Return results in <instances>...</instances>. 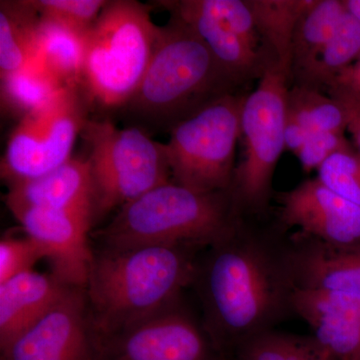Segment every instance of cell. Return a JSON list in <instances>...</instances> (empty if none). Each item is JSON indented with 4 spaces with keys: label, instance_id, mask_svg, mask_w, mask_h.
<instances>
[{
    "label": "cell",
    "instance_id": "obj_1",
    "mask_svg": "<svg viewBox=\"0 0 360 360\" xmlns=\"http://www.w3.org/2000/svg\"><path fill=\"white\" fill-rule=\"evenodd\" d=\"M191 285L206 333L231 360L243 343L292 314L288 238L255 229L243 219L236 231L198 255Z\"/></svg>",
    "mask_w": 360,
    "mask_h": 360
},
{
    "label": "cell",
    "instance_id": "obj_2",
    "mask_svg": "<svg viewBox=\"0 0 360 360\" xmlns=\"http://www.w3.org/2000/svg\"><path fill=\"white\" fill-rule=\"evenodd\" d=\"M200 252L170 245L94 250L85 292L96 340L180 302L193 283Z\"/></svg>",
    "mask_w": 360,
    "mask_h": 360
},
{
    "label": "cell",
    "instance_id": "obj_3",
    "mask_svg": "<svg viewBox=\"0 0 360 360\" xmlns=\"http://www.w3.org/2000/svg\"><path fill=\"white\" fill-rule=\"evenodd\" d=\"M243 219L231 191L196 193L170 181L122 206L94 238L103 248L170 245L202 251L236 231Z\"/></svg>",
    "mask_w": 360,
    "mask_h": 360
},
{
    "label": "cell",
    "instance_id": "obj_4",
    "mask_svg": "<svg viewBox=\"0 0 360 360\" xmlns=\"http://www.w3.org/2000/svg\"><path fill=\"white\" fill-rule=\"evenodd\" d=\"M236 86L205 42L172 15L160 26L148 70L125 110L139 129L170 130Z\"/></svg>",
    "mask_w": 360,
    "mask_h": 360
},
{
    "label": "cell",
    "instance_id": "obj_5",
    "mask_svg": "<svg viewBox=\"0 0 360 360\" xmlns=\"http://www.w3.org/2000/svg\"><path fill=\"white\" fill-rule=\"evenodd\" d=\"M160 32L150 6L135 0L108 1L84 34L80 87L89 104L105 110L127 106L148 70Z\"/></svg>",
    "mask_w": 360,
    "mask_h": 360
},
{
    "label": "cell",
    "instance_id": "obj_6",
    "mask_svg": "<svg viewBox=\"0 0 360 360\" xmlns=\"http://www.w3.org/2000/svg\"><path fill=\"white\" fill-rule=\"evenodd\" d=\"M80 137L89 148L94 224L116 208L172 181L165 143L153 141L146 130L120 129L110 120L89 118Z\"/></svg>",
    "mask_w": 360,
    "mask_h": 360
},
{
    "label": "cell",
    "instance_id": "obj_7",
    "mask_svg": "<svg viewBox=\"0 0 360 360\" xmlns=\"http://www.w3.org/2000/svg\"><path fill=\"white\" fill-rule=\"evenodd\" d=\"M290 77L288 68L272 59L257 89L243 99L240 139L245 143V155L236 168L229 189L243 217L264 212L269 206L274 172L285 149Z\"/></svg>",
    "mask_w": 360,
    "mask_h": 360
},
{
    "label": "cell",
    "instance_id": "obj_8",
    "mask_svg": "<svg viewBox=\"0 0 360 360\" xmlns=\"http://www.w3.org/2000/svg\"><path fill=\"white\" fill-rule=\"evenodd\" d=\"M243 99L225 94L169 130L165 148L172 182L201 193L231 189Z\"/></svg>",
    "mask_w": 360,
    "mask_h": 360
},
{
    "label": "cell",
    "instance_id": "obj_9",
    "mask_svg": "<svg viewBox=\"0 0 360 360\" xmlns=\"http://www.w3.org/2000/svg\"><path fill=\"white\" fill-rule=\"evenodd\" d=\"M89 105L82 87L70 85L51 103L20 120L1 160L7 186L41 176L70 160L89 118Z\"/></svg>",
    "mask_w": 360,
    "mask_h": 360
},
{
    "label": "cell",
    "instance_id": "obj_10",
    "mask_svg": "<svg viewBox=\"0 0 360 360\" xmlns=\"http://www.w3.org/2000/svg\"><path fill=\"white\" fill-rule=\"evenodd\" d=\"M96 360H227L180 302L96 340Z\"/></svg>",
    "mask_w": 360,
    "mask_h": 360
},
{
    "label": "cell",
    "instance_id": "obj_11",
    "mask_svg": "<svg viewBox=\"0 0 360 360\" xmlns=\"http://www.w3.org/2000/svg\"><path fill=\"white\" fill-rule=\"evenodd\" d=\"M85 288H71L46 314L0 349V360H96Z\"/></svg>",
    "mask_w": 360,
    "mask_h": 360
},
{
    "label": "cell",
    "instance_id": "obj_12",
    "mask_svg": "<svg viewBox=\"0 0 360 360\" xmlns=\"http://www.w3.org/2000/svg\"><path fill=\"white\" fill-rule=\"evenodd\" d=\"M13 215L26 236L44 248L52 276L70 288H85L94 257L89 243L91 215L45 208H27Z\"/></svg>",
    "mask_w": 360,
    "mask_h": 360
},
{
    "label": "cell",
    "instance_id": "obj_13",
    "mask_svg": "<svg viewBox=\"0 0 360 360\" xmlns=\"http://www.w3.org/2000/svg\"><path fill=\"white\" fill-rule=\"evenodd\" d=\"M283 226L326 243H360V207L341 198L319 177L298 184L279 196Z\"/></svg>",
    "mask_w": 360,
    "mask_h": 360
},
{
    "label": "cell",
    "instance_id": "obj_14",
    "mask_svg": "<svg viewBox=\"0 0 360 360\" xmlns=\"http://www.w3.org/2000/svg\"><path fill=\"white\" fill-rule=\"evenodd\" d=\"M293 285L360 296V243H326L297 231L288 238Z\"/></svg>",
    "mask_w": 360,
    "mask_h": 360
},
{
    "label": "cell",
    "instance_id": "obj_15",
    "mask_svg": "<svg viewBox=\"0 0 360 360\" xmlns=\"http://www.w3.org/2000/svg\"><path fill=\"white\" fill-rule=\"evenodd\" d=\"M158 4L200 37L234 85L262 77L274 59L243 41L213 11L208 0H169Z\"/></svg>",
    "mask_w": 360,
    "mask_h": 360
},
{
    "label": "cell",
    "instance_id": "obj_16",
    "mask_svg": "<svg viewBox=\"0 0 360 360\" xmlns=\"http://www.w3.org/2000/svg\"><path fill=\"white\" fill-rule=\"evenodd\" d=\"M291 309L333 359L360 360V296L295 288Z\"/></svg>",
    "mask_w": 360,
    "mask_h": 360
},
{
    "label": "cell",
    "instance_id": "obj_17",
    "mask_svg": "<svg viewBox=\"0 0 360 360\" xmlns=\"http://www.w3.org/2000/svg\"><path fill=\"white\" fill-rule=\"evenodd\" d=\"M6 203L13 214L27 208L66 210L91 215L94 224L96 196L89 160L71 158L41 176L8 186Z\"/></svg>",
    "mask_w": 360,
    "mask_h": 360
},
{
    "label": "cell",
    "instance_id": "obj_18",
    "mask_svg": "<svg viewBox=\"0 0 360 360\" xmlns=\"http://www.w3.org/2000/svg\"><path fill=\"white\" fill-rule=\"evenodd\" d=\"M35 270L0 283V349L46 314L70 290Z\"/></svg>",
    "mask_w": 360,
    "mask_h": 360
},
{
    "label": "cell",
    "instance_id": "obj_19",
    "mask_svg": "<svg viewBox=\"0 0 360 360\" xmlns=\"http://www.w3.org/2000/svg\"><path fill=\"white\" fill-rule=\"evenodd\" d=\"M39 20L30 0L0 1V78L34 59Z\"/></svg>",
    "mask_w": 360,
    "mask_h": 360
},
{
    "label": "cell",
    "instance_id": "obj_20",
    "mask_svg": "<svg viewBox=\"0 0 360 360\" xmlns=\"http://www.w3.org/2000/svg\"><path fill=\"white\" fill-rule=\"evenodd\" d=\"M84 34L70 26L40 16L33 60L51 71L63 84L80 86Z\"/></svg>",
    "mask_w": 360,
    "mask_h": 360
},
{
    "label": "cell",
    "instance_id": "obj_21",
    "mask_svg": "<svg viewBox=\"0 0 360 360\" xmlns=\"http://www.w3.org/2000/svg\"><path fill=\"white\" fill-rule=\"evenodd\" d=\"M347 13L343 0H314L298 21L291 49V75L302 78L314 66Z\"/></svg>",
    "mask_w": 360,
    "mask_h": 360
},
{
    "label": "cell",
    "instance_id": "obj_22",
    "mask_svg": "<svg viewBox=\"0 0 360 360\" xmlns=\"http://www.w3.org/2000/svg\"><path fill=\"white\" fill-rule=\"evenodd\" d=\"M65 85L51 71L32 60L25 68L1 78V108L22 120L44 108L61 94Z\"/></svg>",
    "mask_w": 360,
    "mask_h": 360
},
{
    "label": "cell",
    "instance_id": "obj_23",
    "mask_svg": "<svg viewBox=\"0 0 360 360\" xmlns=\"http://www.w3.org/2000/svg\"><path fill=\"white\" fill-rule=\"evenodd\" d=\"M314 0H248L262 41L291 72V49L298 21Z\"/></svg>",
    "mask_w": 360,
    "mask_h": 360
},
{
    "label": "cell",
    "instance_id": "obj_24",
    "mask_svg": "<svg viewBox=\"0 0 360 360\" xmlns=\"http://www.w3.org/2000/svg\"><path fill=\"white\" fill-rule=\"evenodd\" d=\"M360 56V25L348 11L319 54L314 66L300 79L302 84L326 89L335 77Z\"/></svg>",
    "mask_w": 360,
    "mask_h": 360
},
{
    "label": "cell",
    "instance_id": "obj_25",
    "mask_svg": "<svg viewBox=\"0 0 360 360\" xmlns=\"http://www.w3.org/2000/svg\"><path fill=\"white\" fill-rule=\"evenodd\" d=\"M231 360H335L314 336L266 331L246 341Z\"/></svg>",
    "mask_w": 360,
    "mask_h": 360
},
{
    "label": "cell",
    "instance_id": "obj_26",
    "mask_svg": "<svg viewBox=\"0 0 360 360\" xmlns=\"http://www.w3.org/2000/svg\"><path fill=\"white\" fill-rule=\"evenodd\" d=\"M288 116L314 132H343L347 129V120L342 106L333 97L319 89L298 84L288 90Z\"/></svg>",
    "mask_w": 360,
    "mask_h": 360
},
{
    "label": "cell",
    "instance_id": "obj_27",
    "mask_svg": "<svg viewBox=\"0 0 360 360\" xmlns=\"http://www.w3.org/2000/svg\"><path fill=\"white\" fill-rule=\"evenodd\" d=\"M317 172L322 184L360 207V156L354 146L336 153Z\"/></svg>",
    "mask_w": 360,
    "mask_h": 360
},
{
    "label": "cell",
    "instance_id": "obj_28",
    "mask_svg": "<svg viewBox=\"0 0 360 360\" xmlns=\"http://www.w3.org/2000/svg\"><path fill=\"white\" fill-rule=\"evenodd\" d=\"M41 18H49L86 33L108 1L104 0H30Z\"/></svg>",
    "mask_w": 360,
    "mask_h": 360
},
{
    "label": "cell",
    "instance_id": "obj_29",
    "mask_svg": "<svg viewBox=\"0 0 360 360\" xmlns=\"http://www.w3.org/2000/svg\"><path fill=\"white\" fill-rule=\"evenodd\" d=\"M46 258L45 250L35 239L6 236L0 241V283L33 269Z\"/></svg>",
    "mask_w": 360,
    "mask_h": 360
},
{
    "label": "cell",
    "instance_id": "obj_30",
    "mask_svg": "<svg viewBox=\"0 0 360 360\" xmlns=\"http://www.w3.org/2000/svg\"><path fill=\"white\" fill-rule=\"evenodd\" d=\"M350 146L352 144L343 132H314L295 155L303 170L310 172L319 170L329 158Z\"/></svg>",
    "mask_w": 360,
    "mask_h": 360
},
{
    "label": "cell",
    "instance_id": "obj_31",
    "mask_svg": "<svg viewBox=\"0 0 360 360\" xmlns=\"http://www.w3.org/2000/svg\"><path fill=\"white\" fill-rule=\"evenodd\" d=\"M328 94L338 101L345 111L347 130L352 135L355 148L360 156V96L338 84L328 87Z\"/></svg>",
    "mask_w": 360,
    "mask_h": 360
},
{
    "label": "cell",
    "instance_id": "obj_32",
    "mask_svg": "<svg viewBox=\"0 0 360 360\" xmlns=\"http://www.w3.org/2000/svg\"><path fill=\"white\" fill-rule=\"evenodd\" d=\"M310 134H311L309 130L302 127L300 122L288 116L285 130H284V141H285L286 150H290L296 155L302 148L305 141H307Z\"/></svg>",
    "mask_w": 360,
    "mask_h": 360
},
{
    "label": "cell",
    "instance_id": "obj_33",
    "mask_svg": "<svg viewBox=\"0 0 360 360\" xmlns=\"http://www.w3.org/2000/svg\"><path fill=\"white\" fill-rule=\"evenodd\" d=\"M331 84L341 85L360 96V56L352 65L341 71Z\"/></svg>",
    "mask_w": 360,
    "mask_h": 360
},
{
    "label": "cell",
    "instance_id": "obj_34",
    "mask_svg": "<svg viewBox=\"0 0 360 360\" xmlns=\"http://www.w3.org/2000/svg\"><path fill=\"white\" fill-rule=\"evenodd\" d=\"M343 4L348 13L352 14L360 25V0H343Z\"/></svg>",
    "mask_w": 360,
    "mask_h": 360
}]
</instances>
